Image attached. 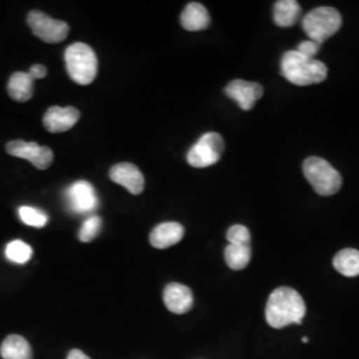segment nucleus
Masks as SVG:
<instances>
[{"instance_id": "28", "label": "nucleus", "mask_w": 359, "mask_h": 359, "mask_svg": "<svg viewBox=\"0 0 359 359\" xmlns=\"http://www.w3.org/2000/svg\"><path fill=\"white\" fill-rule=\"evenodd\" d=\"M302 342H304V344H308V342H309L308 337H304V338H302Z\"/></svg>"}, {"instance_id": "19", "label": "nucleus", "mask_w": 359, "mask_h": 359, "mask_svg": "<svg viewBox=\"0 0 359 359\" xmlns=\"http://www.w3.org/2000/svg\"><path fill=\"white\" fill-rule=\"evenodd\" d=\"M334 269L345 277L359 276V250L344 249L338 252L333 259Z\"/></svg>"}, {"instance_id": "1", "label": "nucleus", "mask_w": 359, "mask_h": 359, "mask_svg": "<svg viewBox=\"0 0 359 359\" xmlns=\"http://www.w3.org/2000/svg\"><path fill=\"white\" fill-rule=\"evenodd\" d=\"M306 314L304 298L292 287H278L270 294L265 317L273 329H283L292 323L301 325Z\"/></svg>"}, {"instance_id": "21", "label": "nucleus", "mask_w": 359, "mask_h": 359, "mask_svg": "<svg viewBox=\"0 0 359 359\" xmlns=\"http://www.w3.org/2000/svg\"><path fill=\"white\" fill-rule=\"evenodd\" d=\"M6 257L15 264H26L32 257V248L20 240H13L6 246Z\"/></svg>"}, {"instance_id": "27", "label": "nucleus", "mask_w": 359, "mask_h": 359, "mask_svg": "<svg viewBox=\"0 0 359 359\" xmlns=\"http://www.w3.org/2000/svg\"><path fill=\"white\" fill-rule=\"evenodd\" d=\"M67 359H90L86 353H83L81 350H79V348H74V350H71L69 351V354H68V358Z\"/></svg>"}, {"instance_id": "9", "label": "nucleus", "mask_w": 359, "mask_h": 359, "mask_svg": "<svg viewBox=\"0 0 359 359\" xmlns=\"http://www.w3.org/2000/svg\"><path fill=\"white\" fill-rule=\"evenodd\" d=\"M65 197L69 209L79 215L93 212L99 206V198L93 185L84 180L72 184L67 189Z\"/></svg>"}, {"instance_id": "2", "label": "nucleus", "mask_w": 359, "mask_h": 359, "mask_svg": "<svg viewBox=\"0 0 359 359\" xmlns=\"http://www.w3.org/2000/svg\"><path fill=\"white\" fill-rule=\"evenodd\" d=\"M281 74L292 84L306 87L322 83L327 77V67L317 59L306 57L293 50L283 55Z\"/></svg>"}, {"instance_id": "3", "label": "nucleus", "mask_w": 359, "mask_h": 359, "mask_svg": "<svg viewBox=\"0 0 359 359\" xmlns=\"http://www.w3.org/2000/svg\"><path fill=\"white\" fill-rule=\"evenodd\" d=\"M67 72L80 86H88L97 75V56L90 46L74 43L65 53Z\"/></svg>"}, {"instance_id": "17", "label": "nucleus", "mask_w": 359, "mask_h": 359, "mask_svg": "<svg viewBox=\"0 0 359 359\" xmlns=\"http://www.w3.org/2000/svg\"><path fill=\"white\" fill-rule=\"evenodd\" d=\"M0 355L3 359H32V350L26 338L13 334L3 341Z\"/></svg>"}, {"instance_id": "7", "label": "nucleus", "mask_w": 359, "mask_h": 359, "mask_svg": "<svg viewBox=\"0 0 359 359\" xmlns=\"http://www.w3.org/2000/svg\"><path fill=\"white\" fill-rule=\"evenodd\" d=\"M27 23L36 38L50 44L63 41L69 34V26L65 22L52 19L40 11L28 13Z\"/></svg>"}, {"instance_id": "22", "label": "nucleus", "mask_w": 359, "mask_h": 359, "mask_svg": "<svg viewBox=\"0 0 359 359\" xmlns=\"http://www.w3.org/2000/svg\"><path fill=\"white\" fill-rule=\"evenodd\" d=\"M19 217L26 225L34 228H44L48 224L47 213L34 206H20Z\"/></svg>"}, {"instance_id": "18", "label": "nucleus", "mask_w": 359, "mask_h": 359, "mask_svg": "<svg viewBox=\"0 0 359 359\" xmlns=\"http://www.w3.org/2000/svg\"><path fill=\"white\" fill-rule=\"evenodd\" d=\"M301 16V6L295 0H278L274 3L273 20L278 27L294 26Z\"/></svg>"}, {"instance_id": "5", "label": "nucleus", "mask_w": 359, "mask_h": 359, "mask_svg": "<svg viewBox=\"0 0 359 359\" xmlns=\"http://www.w3.org/2000/svg\"><path fill=\"white\" fill-rule=\"evenodd\" d=\"M304 175L320 196H333L342 187V177L326 160L311 156L304 161Z\"/></svg>"}, {"instance_id": "4", "label": "nucleus", "mask_w": 359, "mask_h": 359, "mask_svg": "<svg viewBox=\"0 0 359 359\" xmlns=\"http://www.w3.org/2000/svg\"><path fill=\"white\" fill-rule=\"evenodd\" d=\"M342 26V16L333 7L322 6L306 13L302 19V28L310 40L322 44L335 35Z\"/></svg>"}, {"instance_id": "20", "label": "nucleus", "mask_w": 359, "mask_h": 359, "mask_svg": "<svg viewBox=\"0 0 359 359\" xmlns=\"http://www.w3.org/2000/svg\"><path fill=\"white\" fill-rule=\"evenodd\" d=\"M250 258H252L250 245L229 244L225 248V261L231 269H244L250 262Z\"/></svg>"}, {"instance_id": "12", "label": "nucleus", "mask_w": 359, "mask_h": 359, "mask_svg": "<svg viewBox=\"0 0 359 359\" xmlns=\"http://www.w3.org/2000/svg\"><path fill=\"white\" fill-rule=\"evenodd\" d=\"M109 177L132 194H140L145 187V179L142 170L130 163H121L112 167L109 170Z\"/></svg>"}, {"instance_id": "6", "label": "nucleus", "mask_w": 359, "mask_h": 359, "mask_svg": "<svg viewBox=\"0 0 359 359\" xmlns=\"http://www.w3.org/2000/svg\"><path fill=\"white\" fill-rule=\"evenodd\" d=\"M225 148L224 139L217 132H208L200 137L187 154V160L193 168H208L219 161Z\"/></svg>"}, {"instance_id": "10", "label": "nucleus", "mask_w": 359, "mask_h": 359, "mask_svg": "<svg viewBox=\"0 0 359 359\" xmlns=\"http://www.w3.org/2000/svg\"><path fill=\"white\" fill-rule=\"evenodd\" d=\"M225 93L231 100L238 104V107L243 111H250L257 102L264 95V87L255 81H246L241 79H236L231 81L226 88Z\"/></svg>"}, {"instance_id": "14", "label": "nucleus", "mask_w": 359, "mask_h": 359, "mask_svg": "<svg viewBox=\"0 0 359 359\" xmlns=\"http://www.w3.org/2000/svg\"><path fill=\"white\" fill-rule=\"evenodd\" d=\"M184 226L179 222H163L151 231L149 241L156 249H167L179 244L184 237Z\"/></svg>"}, {"instance_id": "13", "label": "nucleus", "mask_w": 359, "mask_h": 359, "mask_svg": "<svg viewBox=\"0 0 359 359\" xmlns=\"http://www.w3.org/2000/svg\"><path fill=\"white\" fill-rule=\"evenodd\" d=\"M164 304L175 314H185L193 306L192 290L182 283H172L164 289Z\"/></svg>"}, {"instance_id": "23", "label": "nucleus", "mask_w": 359, "mask_h": 359, "mask_svg": "<svg viewBox=\"0 0 359 359\" xmlns=\"http://www.w3.org/2000/svg\"><path fill=\"white\" fill-rule=\"evenodd\" d=\"M102 226H103L102 218L97 217V216H90L87 218L79 231L80 241H83V243L93 241L99 236V233L102 231Z\"/></svg>"}, {"instance_id": "16", "label": "nucleus", "mask_w": 359, "mask_h": 359, "mask_svg": "<svg viewBox=\"0 0 359 359\" xmlns=\"http://www.w3.org/2000/svg\"><path fill=\"white\" fill-rule=\"evenodd\" d=\"M34 79L28 72H15L8 80L7 90L15 102L25 103L34 95Z\"/></svg>"}, {"instance_id": "24", "label": "nucleus", "mask_w": 359, "mask_h": 359, "mask_svg": "<svg viewBox=\"0 0 359 359\" xmlns=\"http://www.w3.org/2000/svg\"><path fill=\"white\" fill-rule=\"evenodd\" d=\"M229 244L250 245V231L244 225H233L226 233Z\"/></svg>"}, {"instance_id": "25", "label": "nucleus", "mask_w": 359, "mask_h": 359, "mask_svg": "<svg viewBox=\"0 0 359 359\" xmlns=\"http://www.w3.org/2000/svg\"><path fill=\"white\" fill-rule=\"evenodd\" d=\"M320 48H321V44H320V43H317V41L309 39V40H305V41H301V43L297 46L295 51L299 52L301 55H304V56H306V57L314 59L316 55L320 52Z\"/></svg>"}, {"instance_id": "11", "label": "nucleus", "mask_w": 359, "mask_h": 359, "mask_svg": "<svg viewBox=\"0 0 359 359\" xmlns=\"http://www.w3.org/2000/svg\"><path fill=\"white\" fill-rule=\"evenodd\" d=\"M80 118V112L75 107H51L43 117L44 128L51 133H62L72 128Z\"/></svg>"}, {"instance_id": "15", "label": "nucleus", "mask_w": 359, "mask_h": 359, "mask_svg": "<svg viewBox=\"0 0 359 359\" xmlns=\"http://www.w3.org/2000/svg\"><path fill=\"white\" fill-rule=\"evenodd\" d=\"M180 22L187 31H203L210 25V16L203 4L193 1L184 8Z\"/></svg>"}, {"instance_id": "8", "label": "nucleus", "mask_w": 359, "mask_h": 359, "mask_svg": "<svg viewBox=\"0 0 359 359\" xmlns=\"http://www.w3.org/2000/svg\"><path fill=\"white\" fill-rule=\"evenodd\" d=\"M6 151L13 157L28 160L38 169H47L53 161V152L48 147H41L38 142L13 140L6 145Z\"/></svg>"}, {"instance_id": "26", "label": "nucleus", "mask_w": 359, "mask_h": 359, "mask_svg": "<svg viewBox=\"0 0 359 359\" xmlns=\"http://www.w3.org/2000/svg\"><path fill=\"white\" fill-rule=\"evenodd\" d=\"M29 76L32 77L34 80H39V79H44L47 76V68L44 65H32L28 71Z\"/></svg>"}]
</instances>
